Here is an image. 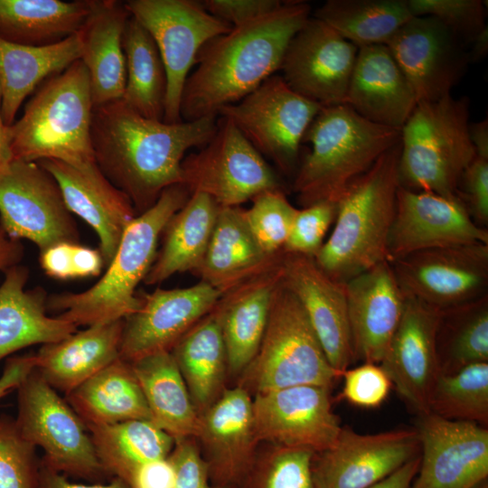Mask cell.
Segmentation results:
<instances>
[{
    "mask_svg": "<svg viewBox=\"0 0 488 488\" xmlns=\"http://www.w3.org/2000/svg\"><path fill=\"white\" fill-rule=\"evenodd\" d=\"M342 377L330 364L296 297L280 277L259 348L236 384L251 396L296 385L332 389Z\"/></svg>",
    "mask_w": 488,
    "mask_h": 488,
    "instance_id": "8",
    "label": "cell"
},
{
    "mask_svg": "<svg viewBox=\"0 0 488 488\" xmlns=\"http://www.w3.org/2000/svg\"><path fill=\"white\" fill-rule=\"evenodd\" d=\"M35 366L34 354L16 355L9 358L0 376V399L14 389H17Z\"/></svg>",
    "mask_w": 488,
    "mask_h": 488,
    "instance_id": "55",
    "label": "cell"
},
{
    "mask_svg": "<svg viewBox=\"0 0 488 488\" xmlns=\"http://www.w3.org/2000/svg\"><path fill=\"white\" fill-rule=\"evenodd\" d=\"M436 351L440 373L488 362V295L441 311Z\"/></svg>",
    "mask_w": 488,
    "mask_h": 488,
    "instance_id": "42",
    "label": "cell"
},
{
    "mask_svg": "<svg viewBox=\"0 0 488 488\" xmlns=\"http://www.w3.org/2000/svg\"><path fill=\"white\" fill-rule=\"evenodd\" d=\"M355 361L380 364L400 322L406 296L389 261L345 283Z\"/></svg>",
    "mask_w": 488,
    "mask_h": 488,
    "instance_id": "26",
    "label": "cell"
},
{
    "mask_svg": "<svg viewBox=\"0 0 488 488\" xmlns=\"http://www.w3.org/2000/svg\"><path fill=\"white\" fill-rule=\"evenodd\" d=\"M93 108L89 73L78 60L41 83L23 115L9 126L14 159H53L73 166L95 162Z\"/></svg>",
    "mask_w": 488,
    "mask_h": 488,
    "instance_id": "6",
    "label": "cell"
},
{
    "mask_svg": "<svg viewBox=\"0 0 488 488\" xmlns=\"http://www.w3.org/2000/svg\"><path fill=\"white\" fill-rule=\"evenodd\" d=\"M251 201L252 206L242 211L249 230L267 255L280 253L298 209L290 203L283 190L266 191Z\"/></svg>",
    "mask_w": 488,
    "mask_h": 488,
    "instance_id": "45",
    "label": "cell"
},
{
    "mask_svg": "<svg viewBox=\"0 0 488 488\" xmlns=\"http://www.w3.org/2000/svg\"><path fill=\"white\" fill-rule=\"evenodd\" d=\"M126 61L123 102L139 115L163 120L167 89L165 69L150 33L134 17L122 39Z\"/></svg>",
    "mask_w": 488,
    "mask_h": 488,
    "instance_id": "40",
    "label": "cell"
},
{
    "mask_svg": "<svg viewBox=\"0 0 488 488\" xmlns=\"http://www.w3.org/2000/svg\"><path fill=\"white\" fill-rule=\"evenodd\" d=\"M216 128L217 117L169 124L139 115L120 99L93 108L90 136L97 165L137 215L166 188L182 184L185 152L204 146Z\"/></svg>",
    "mask_w": 488,
    "mask_h": 488,
    "instance_id": "1",
    "label": "cell"
},
{
    "mask_svg": "<svg viewBox=\"0 0 488 488\" xmlns=\"http://www.w3.org/2000/svg\"><path fill=\"white\" fill-rule=\"evenodd\" d=\"M79 242H60L43 250L40 254V264L49 277L68 280L74 277L73 249Z\"/></svg>",
    "mask_w": 488,
    "mask_h": 488,
    "instance_id": "53",
    "label": "cell"
},
{
    "mask_svg": "<svg viewBox=\"0 0 488 488\" xmlns=\"http://www.w3.org/2000/svg\"><path fill=\"white\" fill-rule=\"evenodd\" d=\"M37 488H130L124 480L113 477L108 483H76L67 476L46 466L40 461Z\"/></svg>",
    "mask_w": 488,
    "mask_h": 488,
    "instance_id": "56",
    "label": "cell"
},
{
    "mask_svg": "<svg viewBox=\"0 0 488 488\" xmlns=\"http://www.w3.org/2000/svg\"><path fill=\"white\" fill-rule=\"evenodd\" d=\"M239 207H220L199 268L194 272L222 296L275 266L283 250L267 255L249 230Z\"/></svg>",
    "mask_w": 488,
    "mask_h": 488,
    "instance_id": "32",
    "label": "cell"
},
{
    "mask_svg": "<svg viewBox=\"0 0 488 488\" xmlns=\"http://www.w3.org/2000/svg\"><path fill=\"white\" fill-rule=\"evenodd\" d=\"M168 458L174 467L173 488H226L214 485L193 437L175 440Z\"/></svg>",
    "mask_w": 488,
    "mask_h": 488,
    "instance_id": "50",
    "label": "cell"
},
{
    "mask_svg": "<svg viewBox=\"0 0 488 488\" xmlns=\"http://www.w3.org/2000/svg\"><path fill=\"white\" fill-rule=\"evenodd\" d=\"M214 485L239 488L256 459L252 396L243 388H227L199 416L195 436Z\"/></svg>",
    "mask_w": 488,
    "mask_h": 488,
    "instance_id": "22",
    "label": "cell"
},
{
    "mask_svg": "<svg viewBox=\"0 0 488 488\" xmlns=\"http://www.w3.org/2000/svg\"><path fill=\"white\" fill-rule=\"evenodd\" d=\"M36 447L19 432L14 418L0 415V488H37Z\"/></svg>",
    "mask_w": 488,
    "mask_h": 488,
    "instance_id": "46",
    "label": "cell"
},
{
    "mask_svg": "<svg viewBox=\"0 0 488 488\" xmlns=\"http://www.w3.org/2000/svg\"><path fill=\"white\" fill-rule=\"evenodd\" d=\"M414 16H433L466 45L484 29L485 5L481 0H407Z\"/></svg>",
    "mask_w": 488,
    "mask_h": 488,
    "instance_id": "47",
    "label": "cell"
},
{
    "mask_svg": "<svg viewBox=\"0 0 488 488\" xmlns=\"http://www.w3.org/2000/svg\"><path fill=\"white\" fill-rule=\"evenodd\" d=\"M470 136L475 155L488 157V122L483 119L470 124Z\"/></svg>",
    "mask_w": 488,
    "mask_h": 488,
    "instance_id": "60",
    "label": "cell"
},
{
    "mask_svg": "<svg viewBox=\"0 0 488 488\" xmlns=\"http://www.w3.org/2000/svg\"><path fill=\"white\" fill-rule=\"evenodd\" d=\"M314 454L305 448L263 444L239 488H314Z\"/></svg>",
    "mask_w": 488,
    "mask_h": 488,
    "instance_id": "44",
    "label": "cell"
},
{
    "mask_svg": "<svg viewBox=\"0 0 488 488\" xmlns=\"http://www.w3.org/2000/svg\"><path fill=\"white\" fill-rule=\"evenodd\" d=\"M170 352L200 416L228 388L227 352L215 307L190 329Z\"/></svg>",
    "mask_w": 488,
    "mask_h": 488,
    "instance_id": "34",
    "label": "cell"
},
{
    "mask_svg": "<svg viewBox=\"0 0 488 488\" xmlns=\"http://www.w3.org/2000/svg\"><path fill=\"white\" fill-rule=\"evenodd\" d=\"M74 277H96L100 274L105 262L99 249L76 243L73 249Z\"/></svg>",
    "mask_w": 488,
    "mask_h": 488,
    "instance_id": "57",
    "label": "cell"
},
{
    "mask_svg": "<svg viewBox=\"0 0 488 488\" xmlns=\"http://www.w3.org/2000/svg\"><path fill=\"white\" fill-rule=\"evenodd\" d=\"M29 270L17 264L5 271L0 285V361L34 344L61 341L78 327L47 315V294L42 287L25 289Z\"/></svg>",
    "mask_w": 488,
    "mask_h": 488,
    "instance_id": "30",
    "label": "cell"
},
{
    "mask_svg": "<svg viewBox=\"0 0 488 488\" xmlns=\"http://www.w3.org/2000/svg\"><path fill=\"white\" fill-rule=\"evenodd\" d=\"M14 160L10 143L9 126H6L2 115V93L0 87V171Z\"/></svg>",
    "mask_w": 488,
    "mask_h": 488,
    "instance_id": "61",
    "label": "cell"
},
{
    "mask_svg": "<svg viewBox=\"0 0 488 488\" xmlns=\"http://www.w3.org/2000/svg\"><path fill=\"white\" fill-rule=\"evenodd\" d=\"M474 243L488 244V230L474 221L460 199L399 187L389 262L423 249Z\"/></svg>",
    "mask_w": 488,
    "mask_h": 488,
    "instance_id": "21",
    "label": "cell"
},
{
    "mask_svg": "<svg viewBox=\"0 0 488 488\" xmlns=\"http://www.w3.org/2000/svg\"><path fill=\"white\" fill-rule=\"evenodd\" d=\"M87 428L106 473L127 483L141 465L168 457L175 443L151 420H128Z\"/></svg>",
    "mask_w": 488,
    "mask_h": 488,
    "instance_id": "39",
    "label": "cell"
},
{
    "mask_svg": "<svg viewBox=\"0 0 488 488\" xmlns=\"http://www.w3.org/2000/svg\"><path fill=\"white\" fill-rule=\"evenodd\" d=\"M37 163L56 180L67 209L94 230L107 267L125 229L136 216L129 198L103 174L96 162L82 166L53 159Z\"/></svg>",
    "mask_w": 488,
    "mask_h": 488,
    "instance_id": "25",
    "label": "cell"
},
{
    "mask_svg": "<svg viewBox=\"0 0 488 488\" xmlns=\"http://www.w3.org/2000/svg\"><path fill=\"white\" fill-rule=\"evenodd\" d=\"M281 278L302 305L331 366L342 375L355 361L345 284L329 277L314 257L282 253Z\"/></svg>",
    "mask_w": 488,
    "mask_h": 488,
    "instance_id": "23",
    "label": "cell"
},
{
    "mask_svg": "<svg viewBox=\"0 0 488 488\" xmlns=\"http://www.w3.org/2000/svg\"><path fill=\"white\" fill-rule=\"evenodd\" d=\"M358 50L310 16L286 47L281 77L295 92L322 107L344 104Z\"/></svg>",
    "mask_w": 488,
    "mask_h": 488,
    "instance_id": "18",
    "label": "cell"
},
{
    "mask_svg": "<svg viewBox=\"0 0 488 488\" xmlns=\"http://www.w3.org/2000/svg\"><path fill=\"white\" fill-rule=\"evenodd\" d=\"M407 297L445 311L487 295L488 244L419 250L390 262Z\"/></svg>",
    "mask_w": 488,
    "mask_h": 488,
    "instance_id": "14",
    "label": "cell"
},
{
    "mask_svg": "<svg viewBox=\"0 0 488 488\" xmlns=\"http://www.w3.org/2000/svg\"><path fill=\"white\" fill-rule=\"evenodd\" d=\"M386 46L418 103L451 94L471 63L466 44L433 16H413Z\"/></svg>",
    "mask_w": 488,
    "mask_h": 488,
    "instance_id": "16",
    "label": "cell"
},
{
    "mask_svg": "<svg viewBox=\"0 0 488 488\" xmlns=\"http://www.w3.org/2000/svg\"><path fill=\"white\" fill-rule=\"evenodd\" d=\"M441 311L407 297L400 322L380 366L417 415L428 413V400L440 373L436 333Z\"/></svg>",
    "mask_w": 488,
    "mask_h": 488,
    "instance_id": "24",
    "label": "cell"
},
{
    "mask_svg": "<svg viewBox=\"0 0 488 488\" xmlns=\"http://www.w3.org/2000/svg\"><path fill=\"white\" fill-rule=\"evenodd\" d=\"M191 193L183 184L166 188L157 202L127 226L102 277L80 293H61L47 299V309L77 327L124 320L140 305L136 289L144 281L157 254V245L170 219Z\"/></svg>",
    "mask_w": 488,
    "mask_h": 488,
    "instance_id": "3",
    "label": "cell"
},
{
    "mask_svg": "<svg viewBox=\"0 0 488 488\" xmlns=\"http://www.w3.org/2000/svg\"><path fill=\"white\" fill-rule=\"evenodd\" d=\"M311 151L293 183L303 207L337 203L346 189L400 141V130L372 123L346 104L323 107L304 140Z\"/></svg>",
    "mask_w": 488,
    "mask_h": 488,
    "instance_id": "5",
    "label": "cell"
},
{
    "mask_svg": "<svg viewBox=\"0 0 488 488\" xmlns=\"http://www.w3.org/2000/svg\"><path fill=\"white\" fill-rule=\"evenodd\" d=\"M280 260L224 294L215 306L227 352L229 379L237 380L259 348L272 296L281 277Z\"/></svg>",
    "mask_w": 488,
    "mask_h": 488,
    "instance_id": "28",
    "label": "cell"
},
{
    "mask_svg": "<svg viewBox=\"0 0 488 488\" xmlns=\"http://www.w3.org/2000/svg\"><path fill=\"white\" fill-rule=\"evenodd\" d=\"M148 406L151 421L174 440L194 437L199 415L170 352L130 363Z\"/></svg>",
    "mask_w": 488,
    "mask_h": 488,
    "instance_id": "37",
    "label": "cell"
},
{
    "mask_svg": "<svg viewBox=\"0 0 488 488\" xmlns=\"http://www.w3.org/2000/svg\"><path fill=\"white\" fill-rule=\"evenodd\" d=\"M420 464L411 488H472L488 478V430L433 413L418 416Z\"/></svg>",
    "mask_w": 488,
    "mask_h": 488,
    "instance_id": "19",
    "label": "cell"
},
{
    "mask_svg": "<svg viewBox=\"0 0 488 488\" xmlns=\"http://www.w3.org/2000/svg\"><path fill=\"white\" fill-rule=\"evenodd\" d=\"M0 226L10 239H28L40 251L80 239L56 180L37 162L14 159L0 171Z\"/></svg>",
    "mask_w": 488,
    "mask_h": 488,
    "instance_id": "13",
    "label": "cell"
},
{
    "mask_svg": "<svg viewBox=\"0 0 488 488\" xmlns=\"http://www.w3.org/2000/svg\"><path fill=\"white\" fill-rule=\"evenodd\" d=\"M221 296V291L203 281L184 288H156L139 296L138 309L124 319L120 359L132 363L170 352Z\"/></svg>",
    "mask_w": 488,
    "mask_h": 488,
    "instance_id": "20",
    "label": "cell"
},
{
    "mask_svg": "<svg viewBox=\"0 0 488 488\" xmlns=\"http://www.w3.org/2000/svg\"><path fill=\"white\" fill-rule=\"evenodd\" d=\"M313 16L361 48L386 45L414 15L407 0H328Z\"/></svg>",
    "mask_w": 488,
    "mask_h": 488,
    "instance_id": "41",
    "label": "cell"
},
{
    "mask_svg": "<svg viewBox=\"0 0 488 488\" xmlns=\"http://www.w3.org/2000/svg\"><path fill=\"white\" fill-rule=\"evenodd\" d=\"M86 427L151 420L141 387L129 362L117 359L65 395Z\"/></svg>",
    "mask_w": 488,
    "mask_h": 488,
    "instance_id": "35",
    "label": "cell"
},
{
    "mask_svg": "<svg viewBox=\"0 0 488 488\" xmlns=\"http://www.w3.org/2000/svg\"><path fill=\"white\" fill-rule=\"evenodd\" d=\"M457 195L474 221L485 228L488 224V157L475 155L462 174Z\"/></svg>",
    "mask_w": 488,
    "mask_h": 488,
    "instance_id": "51",
    "label": "cell"
},
{
    "mask_svg": "<svg viewBox=\"0 0 488 488\" xmlns=\"http://www.w3.org/2000/svg\"><path fill=\"white\" fill-rule=\"evenodd\" d=\"M344 104L365 119L401 130L416 96L386 45L361 47Z\"/></svg>",
    "mask_w": 488,
    "mask_h": 488,
    "instance_id": "27",
    "label": "cell"
},
{
    "mask_svg": "<svg viewBox=\"0 0 488 488\" xmlns=\"http://www.w3.org/2000/svg\"><path fill=\"white\" fill-rule=\"evenodd\" d=\"M469 116L465 97L417 104L400 130V187L458 198L462 174L475 156Z\"/></svg>",
    "mask_w": 488,
    "mask_h": 488,
    "instance_id": "7",
    "label": "cell"
},
{
    "mask_svg": "<svg viewBox=\"0 0 488 488\" xmlns=\"http://www.w3.org/2000/svg\"><path fill=\"white\" fill-rule=\"evenodd\" d=\"M471 49L468 51L471 62L483 60L488 52V28L483 29L470 43Z\"/></svg>",
    "mask_w": 488,
    "mask_h": 488,
    "instance_id": "62",
    "label": "cell"
},
{
    "mask_svg": "<svg viewBox=\"0 0 488 488\" xmlns=\"http://www.w3.org/2000/svg\"><path fill=\"white\" fill-rule=\"evenodd\" d=\"M77 33L46 46H29L0 38L2 115L6 126L16 118L23 101L46 79L80 60Z\"/></svg>",
    "mask_w": 488,
    "mask_h": 488,
    "instance_id": "33",
    "label": "cell"
},
{
    "mask_svg": "<svg viewBox=\"0 0 488 488\" xmlns=\"http://www.w3.org/2000/svg\"><path fill=\"white\" fill-rule=\"evenodd\" d=\"M472 488H488V478L483 480L482 482L478 483Z\"/></svg>",
    "mask_w": 488,
    "mask_h": 488,
    "instance_id": "63",
    "label": "cell"
},
{
    "mask_svg": "<svg viewBox=\"0 0 488 488\" xmlns=\"http://www.w3.org/2000/svg\"><path fill=\"white\" fill-rule=\"evenodd\" d=\"M181 168L182 184L189 192L204 193L219 207H239L266 191L283 190L264 156L221 116L213 136L198 152L184 157Z\"/></svg>",
    "mask_w": 488,
    "mask_h": 488,
    "instance_id": "11",
    "label": "cell"
},
{
    "mask_svg": "<svg viewBox=\"0 0 488 488\" xmlns=\"http://www.w3.org/2000/svg\"><path fill=\"white\" fill-rule=\"evenodd\" d=\"M94 0H0V38L46 46L75 34L89 14Z\"/></svg>",
    "mask_w": 488,
    "mask_h": 488,
    "instance_id": "38",
    "label": "cell"
},
{
    "mask_svg": "<svg viewBox=\"0 0 488 488\" xmlns=\"http://www.w3.org/2000/svg\"><path fill=\"white\" fill-rule=\"evenodd\" d=\"M336 211L337 203L331 202H320L298 209L283 251L314 257L334 221Z\"/></svg>",
    "mask_w": 488,
    "mask_h": 488,
    "instance_id": "48",
    "label": "cell"
},
{
    "mask_svg": "<svg viewBox=\"0 0 488 488\" xmlns=\"http://www.w3.org/2000/svg\"><path fill=\"white\" fill-rule=\"evenodd\" d=\"M124 320L88 326L43 344L34 354L35 369L55 390L65 395L119 359Z\"/></svg>",
    "mask_w": 488,
    "mask_h": 488,
    "instance_id": "31",
    "label": "cell"
},
{
    "mask_svg": "<svg viewBox=\"0 0 488 488\" xmlns=\"http://www.w3.org/2000/svg\"><path fill=\"white\" fill-rule=\"evenodd\" d=\"M399 150L400 141L356 179L337 202L333 231L314 258L338 282L345 284L388 260V240L399 187Z\"/></svg>",
    "mask_w": 488,
    "mask_h": 488,
    "instance_id": "4",
    "label": "cell"
},
{
    "mask_svg": "<svg viewBox=\"0 0 488 488\" xmlns=\"http://www.w3.org/2000/svg\"><path fill=\"white\" fill-rule=\"evenodd\" d=\"M419 464L420 454L369 488H411Z\"/></svg>",
    "mask_w": 488,
    "mask_h": 488,
    "instance_id": "58",
    "label": "cell"
},
{
    "mask_svg": "<svg viewBox=\"0 0 488 488\" xmlns=\"http://www.w3.org/2000/svg\"><path fill=\"white\" fill-rule=\"evenodd\" d=\"M208 195L193 192L170 219L145 283L160 284L176 273L195 272L204 258L219 211Z\"/></svg>",
    "mask_w": 488,
    "mask_h": 488,
    "instance_id": "36",
    "label": "cell"
},
{
    "mask_svg": "<svg viewBox=\"0 0 488 488\" xmlns=\"http://www.w3.org/2000/svg\"><path fill=\"white\" fill-rule=\"evenodd\" d=\"M322 108L274 74L241 100L221 108L218 116L230 119L281 171L292 174L298 167L300 144Z\"/></svg>",
    "mask_w": 488,
    "mask_h": 488,
    "instance_id": "12",
    "label": "cell"
},
{
    "mask_svg": "<svg viewBox=\"0 0 488 488\" xmlns=\"http://www.w3.org/2000/svg\"><path fill=\"white\" fill-rule=\"evenodd\" d=\"M311 16L304 1H285L277 10L234 26L207 42L182 94L183 121L218 117L280 69L286 47Z\"/></svg>",
    "mask_w": 488,
    "mask_h": 488,
    "instance_id": "2",
    "label": "cell"
},
{
    "mask_svg": "<svg viewBox=\"0 0 488 488\" xmlns=\"http://www.w3.org/2000/svg\"><path fill=\"white\" fill-rule=\"evenodd\" d=\"M14 421L21 435L43 450L40 461L46 466L91 483L111 479L84 422L35 368L17 388Z\"/></svg>",
    "mask_w": 488,
    "mask_h": 488,
    "instance_id": "9",
    "label": "cell"
},
{
    "mask_svg": "<svg viewBox=\"0 0 488 488\" xmlns=\"http://www.w3.org/2000/svg\"><path fill=\"white\" fill-rule=\"evenodd\" d=\"M330 391L317 385H296L253 395V423L259 444L305 448L315 454L331 447L342 426L333 412Z\"/></svg>",
    "mask_w": 488,
    "mask_h": 488,
    "instance_id": "15",
    "label": "cell"
},
{
    "mask_svg": "<svg viewBox=\"0 0 488 488\" xmlns=\"http://www.w3.org/2000/svg\"><path fill=\"white\" fill-rule=\"evenodd\" d=\"M174 467L168 457L154 460L141 465L133 474L130 488H173Z\"/></svg>",
    "mask_w": 488,
    "mask_h": 488,
    "instance_id": "54",
    "label": "cell"
},
{
    "mask_svg": "<svg viewBox=\"0 0 488 488\" xmlns=\"http://www.w3.org/2000/svg\"><path fill=\"white\" fill-rule=\"evenodd\" d=\"M130 16L125 2L94 0L89 14L77 32L94 108L123 97L126 61L122 39Z\"/></svg>",
    "mask_w": 488,
    "mask_h": 488,
    "instance_id": "29",
    "label": "cell"
},
{
    "mask_svg": "<svg viewBox=\"0 0 488 488\" xmlns=\"http://www.w3.org/2000/svg\"><path fill=\"white\" fill-rule=\"evenodd\" d=\"M342 377V397L354 406L366 408L380 406L388 397L392 385L380 364L371 362L347 369Z\"/></svg>",
    "mask_w": 488,
    "mask_h": 488,
    "instance_id": "49",
    "label": "cell"
},
{
    "mask_svg": "<svg viewBox=\"0 0 488 488\" xmlns=\"http://www.w3.org/2000/svg\"><path fill=\"white\" fill-rule=\"evenodd\" d=\"M23 257L21 240L10 239L0 226V272L20 263Z\"/></svg>",
    "mask_w": 488,
    "mask_h": 488,
    "instance_id": "59",
    "label": "cell"
},
{
    "mask_svg": "<svg viewBox=\"0 0 488 488\" xmlns=\"http://www.w3.org/2000/svg\"><path fill=\"white\" fill-rule=\"evenodd\" d=\"M125 5L154 39L167 78L163 121L182 122L181 100L189 72L202 47L231 26L194 0H129Z\"/></svg>",
    "mask_w": 488,
    "mask_h": 488,
    "instance_id": "10",
    "label": "cell"
},
{
    "mask_svg": "<svg viewBox=\"0 0 488 488\" xmlns=\"http://www.w3.org/2000/svg\"><path fill=\"white\" fill-rule=\"evenodd\" d=\"M279 0H204L202 5L208 13L231 27L248 23L282 5Z\"/></svg>",
    "mask_w": 488,
    "mask_h": 488,
    "instance_id": "52",
    "label": "cell"
},
{
    "mask_svg": "<svg viewBox=\"0 0 488 488\" xmlns=\"http://www.w3.org/2000/svg\"><path fill=\"white\" fill-rule=\"evenodd\" d=\"M428 410L444 418L488 424V362L439 373L431 390Z\"/></svg>",
    "mask_w": 488,
    "mask_h": 488,
    "instance_id": "43",
    "label": "cell"
},
{
    "mask_svg": "<svg viewBox=\"0 0 488 488\" xmlns=\"http://www.w3.org/2000/svg\"><path fill=\"white\" fill-rule=\"evenodd\" d=\"M420 454L416 430L359 434L342 427L334 444L314 454V488H369Z\"/></svg>",
    "mask_w": 488,
    "mask_h": 488,
    "instance_id": "17",
    "label": "cell"
}]
</instances>
